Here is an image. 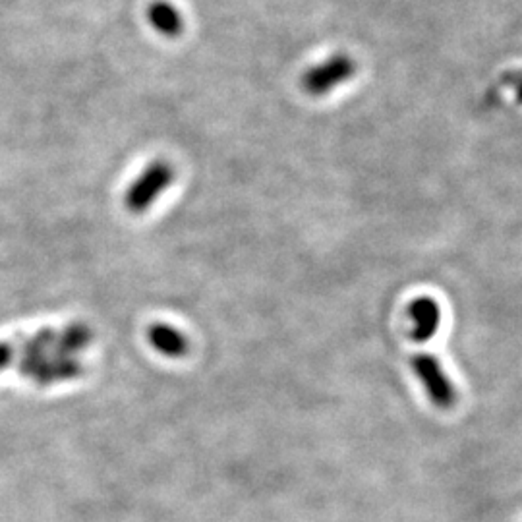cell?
<instances>
[{"label":"cell","instance_id":"cell-1","mask_svg":"<svg viewBox=\"0 0 522 522\" xmlns=\"http://www.w3.org/2000/svg\"><path fill=\"white\" fill-rule=\"evenodd\" d=\"M174 169L169 161H153L126 190L124 205L130 213H145L173 184Z\"/></svg>","mask_w":522,"mask_h":522},{"label":"cell","instance_id":"cell-2","mask_svg":"<svg viewBox=\"0 0 522 522\" xmlns=\"http://www.w3.org/2000/svg\"><path fill=\"white\" fill-rule=\"evenodd\" d=\"M354 74H356L354 58L348 57L345 53H337L333 57L325 58L316 66H310L302 74L300 86L312 97H323L333 89L350 82Z\"/></svg>","mask_w":522,"mask_h":522},{"label":"cell","instance_id":"cell-3","mask_svg":"<svg viewBox=\"0 0 522 522\" xmlns=\"http://www.w3.org/2000/svg\"><path fill=\"white\" fill-rule=\"evenodd\" d=\"M412 370L424 385L428 397L439 408H451L457 403V389L443 372L439 360L430 354H418L412 358Z\"/></svg>","mask_w":522,"mask_h":522},{"label":"cell","instance_id":"cell-4","mask_svg":"<svg viewBox=\"0 0 522 522\" xmlns=\"http://www.w3.org/2000/svg\"><path fill=\"white\" fill-rule=\"evenodd\" d=\"M408 314L412 319V329H410V337L418 343H426L434 337L441 325V308L430 296H420L416 298L410 308Z\"/></svg>","mask_w":522,"mask_h":522},{"label":"cell","instance_id":"cell-5","mask_svg":"<svg viewBox=\"0 0 522 522\" xmlns=\"http://www.w3.org/2000/svg\"><path fill=\"white\" fill-rule=\"evenodd\" d=\"M145 18H147L149 26L163 37L174 39L184 31V18H182L180 10L169 0L149 2L147 10H145Z\"/></svg>","mask_w":522,"mask_h":522},{"label":"cell","instance_id":"cell-6","mask_svg":"<svg viewBox=\"0 0 522 522\" xmlns=\"http://www.w3.org/2000/svg\"><path fill=\"white\" fill-rule=\"evenodd\" d=\"M147 339L151 347L169 358H180L188 352V339L169 323H153L147 331Z\"/></svg>","mask_w":522,"mask_h":522},{"label":"cell","instance_id":"cell-7","mask_svg":"<svg viewBox=\"0 0 522 522\" xmlns=\"http://www.w3.org/2000/svg\"><path fill=\"white\" fill-rule=\"evenodd\" d=\"M93 339L91 329L84 323H72L68 327H64L62 331H58L57 350L60 356H68L72 358L74 354L82 352L89 347Z\"/></svg>","mask_w":522,"mask_h":522},{"label":"cell","instance_id":"cell-8","mask_svg":"<svg viewBox=\"0 0 522 522\" xmlns=\"http://www.w3.org/2000/svg\"><path fill=\"white\" fill-rule=\"evenodd\" d=\"M507 84H509V87L515 89V93H517V97H519V101L522 103V72L509 74V76H507Z\"/></svg>","mask_w":522,"mask_h":522}]
</instances>
